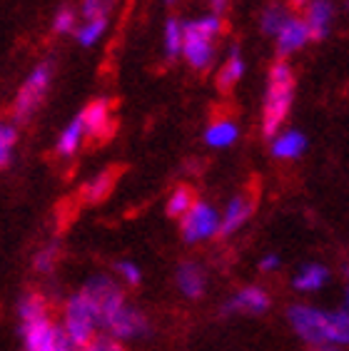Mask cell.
<instances>
[{"label": "cell", "instance_id": "obj_10", "mask_svg": "<svg viewBox=\"0 0 349 351\" xmlns=\"http://www.w3.org/2000/svg\"><path fill=\"white\" fill-rule=\"evenodd\" d=\"M269 309V294L262 287H245L222 306V314L232 311H247V314H262Z\"/></svg>", "mask_w": 349, "mask_h": 351}, {"label": "cell", "instance_id": "obj_31", "mask_svg": "<svg viewBox=\"0 0 349 351\" xmlns=\"http://www.w3.org/2000/svg\"><path fill=\"white\" fill-rule=\"evenodd\" d=\"M53 30L58 35H65V33H70V30H75L73 8H60V10H58V15H55V21H53Z\"/></svg>", "mask_w": 349, "mask_h": 351}, {"label": "cell", "instance_id": "obj_34", "mask_svg": "<svg viewBox=\"0 0 349 351\" xmlns=\"http://www.w3.org/2000/svg\"><path fill=\"white\" fill-rule=\"evenodd\" d=\"M53 351H75L73 341L65 337V331H63V329H58V339H55V349Z\"/></svg>", "mask_w": 349, "mask_h": 351}, {"label": "cell", "instance_id": "obj_9", "mask_svg": "<svg viewBox=\"0 0 349 351\" xmlns=\"http://www.w3.org/2000/svg\"><path fill=\"white\" fill-rule=\"evenodd\" d=\"M252 210H255V199H249L247 195H237L232 197V202L227 204V210H225V215L220 217V227H217V237H229L235 234L237 230H240L242 224L247 222L249 215H252Z\"/></svg>", "mask_w": 349, "mask_h": 351}, {"label": "cell", "instance_id": "obj_25", "mask_svg": "<svg viewBox=\"0 0 349 351\" xmlns=\"http://www.w3.org/2000/svg\"><path fill=\"white\" fill-rule=\"evenodd\" d=\"M105 27H108V18H87L85 25L78 30V43L85 47L95 45V43L100 40V35L105 33Z\"/></svg>", "mask_w": 349, "mask_h": 351}, {"label": "cell", "instance_id": "obj_26", "mask_svg": "<svg viewBox=\"0 0 349 351\" xmlns=\"http://www.w3.org/2000/svg\"><path fill=\"white\" fill-rule=\"evenodd\" d=\"M165 53L170 60H174L182 53V23L177 18H170L165 25Z\"/></svg>", "mask_w": 349, "mask_h": 351}, {"label": "cell", "instance_id": "obj_8", "mask_svg": "<svg viewBox=\"0 0 349 351\" xmlns=\"http://www.w3.org/2000/svg\"><path fill=\"white\" fill-rule=\"evenodd\" d=\"M78 117H80V122H82L85 135L108 140L105 132H108V125L113 122V105H110L108 97H98V100H93Z\"/></svg>", "mask_w": 349, "mask_h": 351}, {"label": "cell", "instance_id": "obj_33", "mask_svg": "<svg viewBox=\"0 0 349 351\" xmlns=\"http://www.w3.org/2000/svg\"><path fill=\"white\" fill-rule=\"evenodd\" d=\"M115 269L120 271V277L125 279V282H128L130 287H137V284L142 282L140 269H137V267H135L133 262H128V259H125V262H117V264H115Z\"/></svg>", "mask_w": 349, "mask_h": 351}, {"label": "cell", "instance_id": "obj_36", "mask_svg": "<svg viewBox=\"0 0 349 351\" xmlns=\"http://www.w3.org/2000/svg\"><path fill=\"white\" fill-rule=\"evenodd\" d=\"M292 3H295V5H297V8H302V5H307L309 0H292Z\"/></svg>", "mask_w": 349, "mask_h": 351}, {"label": "cell", "instance_id": "obj_32", "mask_svg": "<svg viewBox=\"0 0 349 351\" xmlns=\"http://www.w3.org/2000/svg\"><path fill=\"white\" fill-rule=\"evenodd\" d=\"M82 351H122V346L117 344V339H113V337H95V339H90L85 346H82Z\"/></svg>", "mask_w": 349, "mask_h": 351}, {"label": "cell", "instance_id": "obj_1", "mask_svg": "<svg viewBox=\"0 0 349 351\" xmlns=\"http://www.w3.org/2000/svg\"><path fill=\"white\" fill-rule=\"evenodd\" d=\"M289 324L295 326L297 337L315 351H339L349 341V319L347 311L327 314L315 306L295 304L287 311Z\"/></svg>", "mask_w": 349, "mask_h": 351}, {"label": "cell", "instance_id": "obj_2", "mask_svg": "<svg viewBox=\"0 0 349 351\" xmlns=\"http://www.w3.org/2000/svg\"><path fill=\"white\" fill-rule=\"evenodd\" d=\"M292 102H295V75H292V68H289L287 62L280 60L269 70L264 110H262V135H280V128H282L284 117L289 115Z\"/></svg>", "mask_w": 349, "mask_h": 351}, {"label": "cell", "instance_id": "obj_35", "mask_svg": "<svg viewBox=\"0 0 349 351\" xmlns=\"http://www.w3.org/2000/svg\"><path fill=\"white\" fill-rule=\"evenodd\" d=\"M277 267H280V257H277V254H269V257H264L260 262L262 271H272V269H277Z\"/></svg>", "mask_w": 349, "mask_h": 351}, {"label": "cell", "instance_id": "obj_20", "mask_svg": "<svg viewBox=\"0 0 349 351\" xmlns=\"http://www.w3.org/2000/svg\"><path fill=\"white\" fill-rule=\"evenodd\" d=\"M327 279H329L327 267H322V264H307L304 269H300V274H297L292 284H295L297 291H317L327 284Z\"/></svg>", "mask_w": 349, "mask_h": 351}, {"label": "cell", "instance_id": "obj_23", "mask_svg": "<svg viewBox=\"0 0 349 351\" xmlns=\"http://www.w3.org/2000/svg\"><path fill=\"white\" fill-rule=\"evenodd\" d=\"M18 314H21L23 324H30V322L45 319L47 317V304H45V299H43V294H38V291H27L25 297L21 299Z\"/></svg>", "mask_w": 349, "mask_h": 351}, {"label": "cell", "instance_id": "obj_27", "mask_svg": "<svg viewBox=\"0 0 349 351\" xmlns=\"http://www.w3.org/2000/svg\"><path fill=\"white\" fill-rule=\"evenodd\" d=\"M15 140H18V132H15L13 125H8V122H0V169L10 162V155H13Z\"/></svg>", "mask_w": 349, "mask_h": 351}, {"label": "cell", "instance_id": "obj_11", "mask_svg": "<svg viewBox=\"0 0 349 351\" xmlns=\"http://www.w3.org/2000/svg\"><path fill=\"white\" fill-rule=\"evenodd\" d=\"M309 40L307 25L300 18H287L282 23V27L277 30V53L280 58H287V55L297 53L300 47H304V43Z\"/></svg>", "mask_w": 349, "mask_h": 351}, {"label": "cell", "instance_id": "obj_28", "mask_svg": "<svg viewBox=\"0 0 349 351\" xmlns=\"http://www.w3.org/2000/svg\"><path fill=\"white\" fill-rule=\"evenodd\" d=\"M58 262H60V244L53 242V244H47L45 250L38 252V257H35V269L41 271V274H50Z\"/></svg>", "mask_w": 349, "mask_h": 351}, {"label": "cell", "instance_id": "obj_21", "mask_svg": "<svg viewBox=\"0 0 349 351\" xmlns=\"http://www.w3.org/2000/svg\"><path fill=\"white\" fill-rule=\"evenodd\" d=\"M195 204V189L190 184H180V187L172 189V195L168 197V204H165V215L172 217V219H180L185 212Z\"/></svg>", "mask_w": 349, "mask_h": 351}, {"label": "cell", "instance_id": "obj_17", "mask_svg": "<svg viewBox=\"0 0 349 351\" xmlns=\"http://www.w3.org/2000/svg\"><path fill=\"white\" fill-rule=\"evenodd\" d=\"M222 21L217 15H207V18H197V21L182 23V40H212L220 35Z\"/></svg>", "mask_w": 349, "mask_h": 351}, {"label": "cell", "instance_id": "obj_3", "mask_svg": "<svg viewBox=\"0 0 349 351\" xmlns=\"http://www.w3.org/2000/svg\"><path fill=\"white\" fill-rule=\"evenodd\" d=\"M82 294L85 299L93 304L95 319H98V326H108L110 319L117 314V311L125 306V297H122V289L113 282L110 277H93L90 282L82 287Z\"/></svg>", "mask_w": 349, "mask_h": 351}, {"label": "cell", "instance_id": "obj_15", "mask_svg": "<svg viewBox=\"0 0 349 351\" xmlns=\"http://www.w3.org/2000/svg\"><path fill=\"white\" fill-rule=\"evenodd\" d=\"M177 287L188 299H200L205 291V271L200 264L185 262L177 267Z\"/></svg>", "mask_w": 349, "mask_h": 351}, {"label": "cell", "instance_id": "obj_5", "mask_svg": "<svg viewBox=\"0 0 349 351\" xmlns=\"http://www.w3.org/2000/svg\"><path fill=\"white\" fill-rule=\"evenodd\" d=\"M98 326V319H95V309L93 304L85 299V294H75L70 297L65 306V337L73 341V346H85L90 339H93V331Z\"/></svg>", "mask_w": 349, "mask_h": 351}, {"label": "cell", "instance_id": "obj_24", "mask_svg": "<svg viewBox=\"0 0 349 351\" xmlns=\"http://www.w3.org/2000/svg\"><path fill=\"white\" fill-rule=\"evenodd\" d=\"M82 137H85V130H82L80 117H75L65 130H63L60 140H58V155L60 157H70L78 152V147L82 145Z\"/></svg>", "mask_w": 349, "mask_h": 351}, {"label": "cell", "instance_id": "obj_19", "mask_svg": "<svg viewBox=\"0 0 349 351\" xmlns=\"http://www.w3.org/2000/svg\"><path fill=\"white\" fill-rule=\"evenodd\" d=\"M242 75H245V62H242V58H240V50L232 47L227 62L222 65L220 75H217V88H220V93H229V90L240 82Z\"/></svg>", "mask_w": 349, "mask_h": 351}, {"label": "cell", "instance_id": "obj_7", "mask_svg": "<svg viewBox=\"0 0 349 351\" xmlns=\"http://www.w3.org/2000/svg\"><path fill=\"white\" fill-rule=\"evenodd\" d=\"M105 329L110 331L113 339H137V337H145L150 331V326H148V319L142 317V311L125 304L110 319Z\"/></svg>", "mask_w": 349, "mask_h": 351}, {"label": "cell", "instance_id": "obj_12", "mask_svg": "<svg viewBox=\"0 0 349 351\" xmlns=\"http://www.w3.org/2000/svg\"><path fill=\"white\" fill-rule=\"evenodd\" d=\"M23 337H25L27 351H53L55 339H58V329L45 317V319H38V322H30V324H23Z\"/></svg>", "mask_w": 349, "mask_h": 351}, {"label": "cell", "instance_id": "obj_16", "mask_svg": "<svg viewBox=\"0 0 349 351\" xmlns=\"http://www.w3.org/2000/svg\"><path fill=\"white\" fill-rule=\"evenodd\" d=\"M182 53H185V60L190 62V68H195L197 73H205V70H210L212 60H215V43L182 40Z\"/></svg>", "mask_w": 349, "mask_h": 351}, {"label": "cell", "instance_id": "obj_14", "mask_svg": "<svg viewBox=\"0 0 349 351\" xmlns=\"http://www.w3.org/2000/svg\"><path fill=\"white\" fill-rule=\"evenodd\" d=\"M117 172H120L117 167L102 169L100 175H95L93 180H90V182L82 184L80 195H82V199H85V204H98V202H102V199H105V197H108L110 192H113L115 180H117Z\"/></svg>", "mask_w": 349, "mask_h": 351}, {"label": "cell", "instance_id": "obj_37", "mask_svg": "<svg viewBox=\"0 0 349 351\" xmlns=\"http://www.w3.org/2000/svg\"><path fill=\"white\" fill-rule=\"evenodd\" d=\"M168 3H174V0H168Z\"/></svg>", "mask_w": 349, "mask_h": 351}, {"label": "cell", "instance_id": "obj_29", "mask_svg": "<svg viewBox=\"0 0 349 351\" xmlns=\"http://www.w3.org/2000/svg\"><path fill=\"white\" fill-rule=\"evenodd\" d=\"M289 15L284 13V8L280 5H272L264 10V15H262V30L267 35H277V30L282 27V23L287 21Z\"/></svg>", "mask_w": 349, "mask_h": 351}, {"label": "cell", "instance_id": "obj_6", "mask_svg": "<svg viewBox=\"0 0 349 351\" xmlns=\"http://www.w3.org/2000/svg\"><path fill=\"white\" fill-rule=\"evenodd\" d=\"M180 219H182L180 224L182 239L188 244L205 242L212 234H217V227H220V215L207 202H195Z\"/></svg>", "mask_w": 349, "mask_h": 351}, {"label": "cell", "instance_id": "obj_4", "mask_svg": "<svg viewBox=\"0 0 349 351\" xmlns=\"http://www.w3.org/2000/svg\"><path fill=\"white\" fill-rule=\"evenodd\" d=\"M50 77H53V62H41L38 68L30 73L23 88L18 90L13 105V117L15 122H27L33 117V112L41 108L43 97H45L47 88H50Z\"/></svg>", "mask_w": 349, "mask_h": 351}, {"label": "cell", "instance_id": "obj_18", "mask_svg": "<svg viewBox=\"0 0 349 351\" xmlns=\"http://www.w3.org/2000/svg\"><path fill=\"white\" fill-rule=\"evenodd\" d=\"M307 149V137L297 130H289L284 135L272 137V155L280 157V160H295Z\"/></svg>", "mask_w": 349, "mask_h": 351}, {"label": "cell", "instance_id": "obj_13", "mask_svg": "<svg viewBox=\"0 0 349 351\" xmlns=\"http://www.w3.org/2000/svg\"><path fill=\"white\" fill-rule=\"evenodd\" d=\"M332 18H335L332 3H329V0H315L307 10V21H304L309 40H315V43L324 40L329 33V25H332Z\"/></svg>", "mask_w": 349, "mask_h": 351}, {"label": "cell", "instance_id": "obj_30", "mask_svg": "<svg viewBox=\"0 0 349 351\" xmlns=\"http://www.w3.org/2000/svg\"><path fill=\"white\" fill-rule=\"evenodd\" d=\"M115 0H82V15L87 18H108Z\"/></svg>", "mask_w": 349, "mask_h": 351}, {"label": "cell", "instance_id": "obj_22", "mask_svg": "<svg viewBox=\"0 0 349 351\" xmlns=\"http://www.w3.org/2000/svg\"><path fill=\"white\" fill-rule=\"evenodd\" d=\"M237 140V125L232 120H217L205 132V142L210 147H229Z\"/></svg>", "mask_w": 349, "mask_h": 351}]
</instances>
